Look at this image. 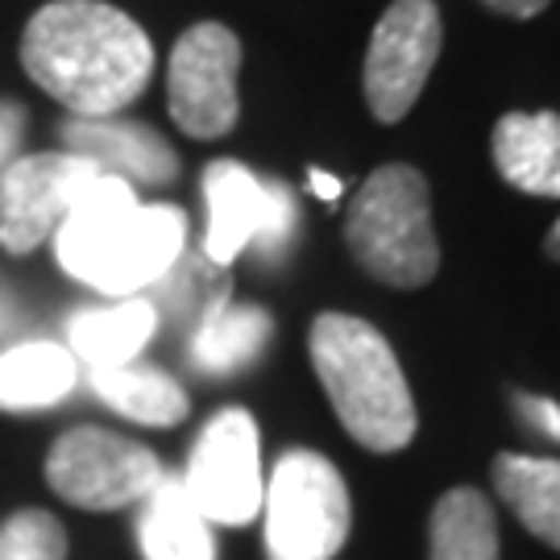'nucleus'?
I'll use <instances>...</instances> for the list:
<instances>
[{
	"label": "nucleus",
	"instance_id": "0eeeda50",
	"mask_svg": "<svg viewBox=\"0 0 560 560\" xmlns=\"http://www.w3.org/2000/svg\"><path fill=\"white\" fill-rule=\"evenodd\" d=\"M183 490L208 523L241 527L258 520L266 478H261L258 423L249 411L224 407L203 423L183 474Z\"/></svg>",
	"mask_w": 560,
	"mask_h": 560
},
{
	"label": "nucleus",
	"instance_id": "b1692460",
	"mask_svg": "<svg viewBox=\"0 0 560 560\" xmlns=\"http://www.w3.org/2000/svg\"><path fill=\"white\" fill-rule=\"evenodd\" d=\"M21 125H25V113L18 104H0V162H9L13 145L21 138Z\"/></svg>",
	"mask_w": 560,
	"mask_h": 560
},
{
	"label": "nucleus",
	"instance_id": "7ed1b4c3",
	"mask_svg": "<svg viewBox=\"0 0 560 560\" xmlns=\"http://www.w3.org/2000/svg\"><path fill=\"white\" fill-rule=\"evenodd\" d=\"M312 365L345 432L370 453H399L416 441V402L402 365L374 324L324 312L312 324Z\"/></svg>",
	"mask_w": 560,
	"mask_h": 560
},
{
	"label": "nucleus",
	"instance_id": "4468645a",
	"mask_svg": "<svg viewBox=\"0 0 560 560\" xmlns=\"http://www.w3.org/2000/svg\"><path fill=\"white\" fill-rule=\"evenodd\" d=\"M138 544L145 560H217L212 523L187 499L183 478H166L141 502Z\"/></svg>",
	"mask_w": 560,
	"mask_h": 560
},
{
	"label": "nucleus",
	"instance_id": "20e7f679",
	"mask_svg": "<svg viewBox=\"0 0 560 560\" xmlns=\"http://www.w3.org/2000/svg\"><path fill=\"white\" fill-rule=\"evenodd\" d=\"M345 241L365 275L386 287L416 291L441 270V241L432 229L428 183L416 166H378L349 203Z\"/></svg>",
	"mask_w": 560,
	"mask_h": 560
},
{
	"label": "nucleus",
	"instance_id": "f257e3e1",
	"mask_svg": "<svg viewBox=\"0 0 560 560\" xmlns=\"http://www.w3.org/2000/svg\"><path fill=\"white\" fill-rule=\"evenodd\" d=\"M21 67L71 117H117L154 75V46L117 4L50 0L21 34Z\"/></svg>",
	"mask_w": 560,
	"mask_h": 560
},
{
	"label": "nucleus",
	"instance_id": "5701e85b",
	"mask_svg": "<svg viewBox=\"0 0 560 560\" xmlns=\"http://www.w3.org/2000/svg\"><path fill=\"white\" fill-rule=\"evenodd\" d=\"M515 407H520V416L532 428H540L544 436H552V441H560V402L552 399H540V395H523V390H515Z\"/></svg>",
	"mask_w": 560,
	"mask_h": 560
},
{
	"label": "nucleus",
	"instance_id": "4be33fe9",
	"mask_svg": "<svg viewBox=\"0 0 560 560\" xmlns=\"http://www.w3.org/2000/svg\"><path fill=\"white\" fill-rule=\"evenodd\" d=\"M295 229H300L295 191L282 179H266V217H261V229L254 237V249L261 254V261H279L291 237H295Z\"/></svg>",
	"mask_w": 560,
	"mask_h": 560
},
{
	"label": "nucleus",
	"instance_id": "412c9836",
	"mask_svg": "<svg viewBox=\"0 0 560 560\" xmlns=\"http://www.w3.org/2000/svg\"><path fill=\"white\" fill-rule=\"evenodd\" d=\"M0 560H67V532L50 511H18L0 527Z\"/></svg>",
	"mask_w": 560,
	"mask_h": 560
},
{
	"label": "nucleus",
	"instance_id": "39448f33",
	"mask_svg": "<svg viewBox=\"0 0 560 560\" xmlns=\"http://www.w3.org/2000/svg\"><path fill=\"white\" fill-rule=\"evenodd\" d=\"M266 557L332 560L349 540V490L340 469L312 448L282 453L261 494Z\"/></svg>",
	"mask_w": 560,
	"mask_h": 560
},
{
	"label": "nucleus",
	"instance_id": "a211bd4d",
	"mask_svg": "<svg viewBox=\"0 0 560 560\" xmlns=\"http://www.w3.org/2000/svg\"><path fill=\"white\" fill-rule=\"evenodd\" d=\"M75 386V358L50 345L30 340L9 353H0V411H38L55 407Z\"/></svg>",
	"mask_w": 560,
	"mask_h": 560
},
{
	"label": "nucleus",
	"instance_id": "dca6fc26",
	"mask_svg": "<svg viewBox=\"0 0 560 560\" xmlns=\"http://www.w3.org/2000/svg\"><path fill=\"white\" fill-rule=\"evenodd\" d=\"M270 316L249 303H233L229 295L203 307L200 328L191 337V358L208 374H233L258 358L270 340Z\"/></svg>",
	"mask_w": 560,
	"mask_h": 560
},
{
	"label": "nucleus",
	"instance_id": "6e6552de",
	"mask_svg": "<svg viewBox=\"0 0 560 560\" xmlns=\"http://www.w3.org/2000/svg\"><path fill=\"white\" fill-rule=\"evenodd\" d=\"M241 71V38L221 21H200L183 30L171 50L166 71V96L171 117L187 138H224L241 117L237 96Z\"/></svg>",
	"mask_w": 560,
	"mask_h": 560
},
{
	"label": "nucleus",
	"instance_id": "f03ea898",
	"mask_svg": "<svg viewBox=\"0 0 560 560\" xmlns=\"http://www.w3.org/2000/svg\"><path fill=\"white\" fill-rule=\"evenodd\" d=\"M183 237L187 217L175 203H141L125 179L96 175L59 224L55 249L71 279L129 300L175 270Z\"/></svg>",
	"mask_w": 560,
	"mask_h": 560
},
{
	"label": "nucleus",
	"instance_id": "bb28decb",
	"mask_svg": "<svg viewBox=\"0 0 560 560\" xmlns=\"http://www.w3.org/2000/svg\"><path fill=\"white\" fill-rule=\"evenodd\" d=\"M544 254H548L552 261H560V221L552 224V233L544 237Z\"/></svg>",
	"mask_w": 560,
	"mask_h": 560
},
{
	"label": "nucleus",
	"instance_id": "ddd939ff",
	"mask_svg": "<svg viewBox=\"0 0 560 560\" xmlns=\"http://www.w3.org/2000/svg\"><path fill=\"white\" fill-rule=\"evenodd\" d=\"M494 166L523 196L560 200V117L506 113L494 125Z\"/></svg>",
	"mask_w": 560,
	"mask_h": 560
},
{
	"label": "nucleus",
	"instance_id": "a878e982",
	"mask_svg": "<svg viewBox=\"0 0 560 560\" xmlns=\"http://www.w3.org/2000/svg\"><path fill=\"white\" fill-rule=\"evenodd\" d=\"M307 183H312V191H316L324 203H337L340 196H345V183H340L337 175H324V171H316V166L307 171Z\"/></svg>",
	"mask_w": 560,
	"mask_h": 560
},
{
	"label": "nucleus",
	"instance_id": "423d86ee",
	"mask_svg": "<svg viewBox=\"0 0 560 560\" xmlns=\"http://www.w3.org/2000/svg\"><path fill=\"white\" fill-rule=\"evenodd\" d=\"M162 478L166 469L145 444L104 428H71L46 453L50 490L80 511H120L145 502Z\"/></svg>",
	"mask_w": 560,
	"mask_h": 560
},
{
	"label": "nucleus",
	"instance_id": "9d476101",
	"mask_svg": "<svg viewBox=\"0 0 560 560\" xmlns=\"http://www.w3.org/2000/svg\"><path fill=\"white\" fill-rule=\"evenodd\" d=\"M101 171L75 154H30L0 171V245L9 254H34L55 237L71 203Z\"/></svg>",
	"mask_w": 560,
	"mask_h": 560
},
{
	"label": "nucleus",
	"instance_id": "f3484780",
	"mask_svg": "<svg viewBox=\"0 0 560 560\" xmlns=\"http://www.w3.org/2000/svg\"><path fill=\"white\" fill-rule=\"evenodd\" d=\"M494 490L532 536L560 548V460L499 453Z\"/></svg>",
	"mask_w": 560,
	"mask_h": 560
},
{
	"label": "nucleus",
	"instance_id": "1a4fd4ad",
	"mask_svg": "<svg viewBox=\"0 0 560 560\" xmlns=\"http://www.w3.org/2000/svg\"><path fill=\"white\" fill-rule=\"evenodd\" d=\"M441 9L432 0H390L365 50L361 83H365L370 113L386 125L407 117L441 59Z\"/></svg>",
	"mask_w": 560,
	"mask_h": 560
},
{
	"label": "nucleus",
	"instance_id": "2eb2a0df",
	"mask_svg": "<svg viewBox=\"0 0 560 560\" xmlns=\"http://www.w3.org/2000/svg\"><path fill=\"white\" fill-rule=\"evenodd\" d=\"M154 324H159L154 303L138 300V295L113 303V307H88V312H75L71 324H67L71 358L88 361L92 370L129 365V361L145 349V340L154 337Z\"/></svg>",
	"mask_w": 560,
	"mask_h": 560
},
{
	"label": "nucleus",
	"instance_id": "aec40b11",
	"mask_svg": "<svg viewBox=\"0 0 560 560\" xmlns=\"http://www.w3.org/2000/svg\"><path fill=\"white\" fill-rule=\"evenodd\" d=\"M428 560H502L499 520L486 494L457 486L432 506Z\"/></svg>",
	"mask_w": 560,
	"mask_h": 560
},
{
	"label": "nucleus",
	"instance_id": "6ab92c4d",
	"mask_svg": "<svg viewBox=\"0 0 560 560\" xmlns=\"http://www.w3.org/2000/svg\"><path fill=\"white\" fill-rule=\"evenodd\" d=\"M92 386L117 416L145 428H175L187 420L191 402L187 390L171 374L150 370V365H108V370H92Z\"/></svg>",
	"mask_w": 560,
	"mask_h": 560
},
{
	"label": "nucleus",
	"instance_id": "393cba45",
	"mask_svg": "<svg viewBox=\"0 0 560 560\" xmlns=\"http://www.w3.org/2000/svg\"><path fill=\"white\" fill-rule=\"evenodd\" d=\"M486 9H494V13H502V18H536V13H544L552 0H481Z\"/></svg>",
	"mask_w": 560,
	"mask_h": 560
},
{
	"label": "nucleus",
	"instance_id": "9b49d317",
	"mask_svg": "<svg viewBox=\"0 0 560 560\" xmlns=\"http://www.w3.org/2000/svg\"><path fill=\"white\" fill-rule=\"evenodd\" d=\"M67 154L92 162L101 175L125 179L129 187H166L179 175V154L145 120L71 117L62 125Z\"/></svg>",
	"mask_w": 560,
	"mask_h": 560
},
{
	"label": "nucleus",
	"instance_id": "f8f14e48",
	"mask_svg": "<svg viewBox=\"0 0 560 560\" xmlns=\"http://www.w3.org/2000/svg\"><path fill=\"white\" fill-rule=\"evenodd\" d=\"M203 203H208V233L203 258L212 266H229L249 249L266 217V179H258L245 162L217 159L203 171Z\"/></svg>",
	"mask_w": 560,
	"mask_h": 560
}]
</instances>
